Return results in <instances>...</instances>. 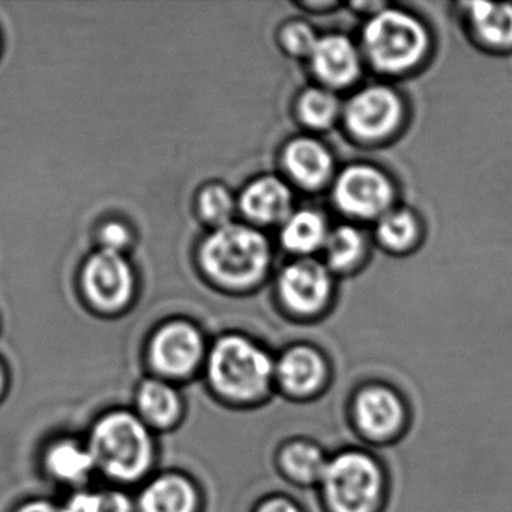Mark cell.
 <instances>
[{
	"label": "cell",
	"instance_id": "7a4b0ae2",
	"mask_svg": "<svg viewBox=\"0 0 512 512\" xmlns=\"http://www.w3.org/2000/svg\"><path fill=\"white\" fill-rule=\"evenodd\" d=\"M203 269L217 283L247 287L265 274L269 263L268 241L256 230L239 224L218 227L202 245Z\"/></svg>",
	"mask_w": 512,
	"mask_h": 512
},
{
	"label": "cell",
	"instance_id": "d6986e66",
	"mask_svg": "<svg viewBox=\"0 0 512 512\" xmlns=\"http://www.w3.org/2000/svg\"><path fill=\"white\" fill-rule=\"evenodd\" d=\"M326 224L319 214L301 211L290 215L281 232V242L293 253L307 254L326 242Z\"/></svg>",
	"mask_w": 512,
	"mask_h": 512
},
{
	"label": "cell",
	"instance_id": "ffe728a7",
	"mask_svg": "<svg viewBox=\"0 0 512 512\" xmlns=\"http://www.w3.org/2000/svg\"><path fill=\"white\" fill-rule=\"evenodd\" d=\"M472 20L482 40L497 47L512 44L511 5L472 4Z\"/></svg>",
	"mask_w": 512,
	"mask_h": 512
},
{
	"label": "cell",
	"instance_id": "9a60e30c",
	"mask_svg": "<svg viewBox=\"0 0 512 512\" xmlns=\"http://www.w3.org/2000/svg\"><path fill=\"white\" fill-rule=\"evenodd\" d=\"M277 376L281 386L295 397L313 394L325 379V362L310 347H295L278 362Z\"/></svg>",
	"mask_w": 512,
	"mask_h": 512
},
{
	"label": "cell",
	"instance_id": "f1b7e54d",
	"mask_svg": "<svg viewBox=\"0 0 512 512\" xmlns=\"http://www.w3.org/2000/svg\"><path fill=\"white\" fill-rule=\"evenodd\" d=\"M17 512H70L65 505H56L47 500H34V502L25 503Z\"/></svg>",
	"mask_w": 512,
	"mask_h": 512
},
{
	"label": "cell",
	"instance_id": "cb8c5ba5",
	"mask_svg": "<svg viewBox=\"0 0 512 512\" xmlns=\"http://www.w3.org/2000/svg\"><path fill=\"white\" fill-rule=\"evenodd\" d=\"M337 112L338 103L334 95L323 89H310L299 101V115L310 127H328L334 121Z\"/></svg>",
	"mask_w": 512,
	"mask_h": 512
},
{
	"label": "cell",
	"instance_id": "7402d4cb",
	"mask_svg": "<svg viewBox=\"0 0 512 512\" xmlns=\"http://www.w3.org/2000/svg\"><path fill=\"white\" fill-rule=\"evenodd\" d=\"M70 512H136L133 500L118 490H83L65 503Z\"/></svg>",
	"mask_w": 512,
	"mask_h": 512
},
{
	"label": "cell",
	"instance_id": "4dcf8cb0",
	"mask_svg": "<svg viewBox=\"0 0 512 512\" xmlns=\"http://www.w3.org/2000/svg\"><path fill=\"white\" fill-rule=\"evenodd\" d=\"M5 388V371L4 367H2V364H0V395H2V392H4Z\"/></svg>",
	"mask_w": 512,
	"mask_h": 512
},
{
	"label": "cell",
	"instance_id": "4fadbf2b",
	"mask_svg": "<svg viewBox=\"0 0 512 512\" xmlns=\"http://www.w3.org/2000/svg\"><path fill=\"white\" fill-rule=\"evenodd\" d=\"M47 473L61 484L80 485L97 470L88 443L61 439L47 448L44 455Z\"/></svg>",
	"mask_w": 512,
	"mask_h": 512
},
{
	"label": "cell",
	"instance_id": "83f0119b",
	"mask_svg": "<svg viewBox=\"0 0 512 512\" xmlns=\"http://www.w3.org/2000/svg\"><path fill=\"white\" fill-rule=\"evenodd\" d=\"M100 242L103 250L122 253L131 244V232L124 224L113 221L101 230Z\"/></svg>",
	"mask_w": 512,
	"mask_h": 512
},
{
	"label": "cell",
	"instance_id": "f546056e",
	"mask_svg": "<svg viewBox=\"0 0 512 512\" xmlns=\"http://www.w3.org/2000/svg\"><path fill=\"white\" fill-rule=\"evenodd\" d=\"M257 512H299V509L287 500L275 499L269 500L265 505L260 506Z\"/></svg>",
	"mask_w": 512,
	"mask_h": 512
},
{
	"label": "cell",
	"instance_id": "e0dca14e",
	"mask_svg": "<svg viewBox=\"0 0 512 512\" xmlns=\"http://www.w3.org/2000/svg\"><path fill=\"white\" fill-rule=\"evenodd\" d=\"M137 416L149 428H167L182 412L179 392L166 380L148 379L140 383L136 397Z\"/></svg>",
	"mask_w": 512,
	"mask_h": 512
},
{
	"label": "cell",
	"instance_id": "ba28073f",
	"mask_svg": "<svg viewBox=\"0 0 512 512\" xmlns=\"http://www.w3.org/2000/svg\"><path fill=\"white\" fill-rule=\"evenodd\" d=\"M338 208L355 217L371 218L383 214L392 200V185L382 172L368 166L344 170L335 184Z\"/></svg>",
	"mask_w": 512,
	"mask_h": 512
},
{
	"label": "cell",
	"instance_id": "7c38bea8",
	"mask_svg": "<svg viewBox=\"0 0 512 512\" xmlns=\"http://www.w3.org/2000/svg\"><path fill=\"white\" fill-rule=\"evenodd\" d=\"M311 61L317 76L332 86L353 82L359 74V58L355 47L347 38L331 35L317 40Z\"/></svg>",
	"mask_w": 512,
	"mask_h": 512
},
{
	"label": "cell",
	"instance_id": "6da1fadb",
	"mask_svg": "<svg viewBox=\"0 0 512 512\" xmlns=\"http://www.w3.org/2000/svg\"><path fill=\"white\" fill-rule=\"evenodd\" d=\"M86 443L97 470L113 481L125 484L139 481L154 464V436L137 413L127 410L106 413L95 422Z\"/></svg>",
	"mask_w": 512,
	"mask_h": 512
},
{
	"label": "cell",
	"instance_id": "5b68a950",
	"mask_svg": "<svg viewBox=\"0 0 512 512\" xmlns=\"http://www.w3.org/2000/svg\"><path fill=\"white\" fill-rule=\"evenodd\" d=\"M322 482L334 512H371L382 493L379 467L359 452H346L328 461Z\"/></svg>",
	"mask_w": 512,
	"mask_h": 512
},
{
	"label": "cell",
	"instance_id": "603a6c76",
	"mask_svg": "<svg viewBox=\"0 0 512 512\" xmlns=\"http://www.w3.org/2000/svg\"><path fill=\"white\" fill-rule=\"evenodd\" d=\"M326 257L334 268H347L361 257L362 236L353 227L343 226L326 238Z\"/></svg>",
	"mask_w": 512,
	"mask_h": 512
},
{
	"label": "cell",
	"instance_id": "9c48e42d",
	"mask_svg": "<svg viewBox=\"0 0 512 512\" xmlns=\"http://www.w3.org/2000/svg\"><path fill=\"white\" fill-rule=\"evenodd\" d=\"M401 104L397 95L382 86L356 94L346 109L347 127L364 139H379L397 127Z\"/></svg>",
	"mask_w": 512,
	"mask_h": 512
},
{
	"label": "cell",
	"instance_id": "8992f818",
	"mask_svg": "<svg viewBox=\"0 0 512 512\" xmlns=\"http://www.w3.org/2000/svg\"><path fill=\"white\" fill-rule=\"evenodd\" d=\"M82 284L86 299L98 311L118 313L133 298V269L121 253L103 250L86 262Z\"/></svg>",
	"mask_w": 512,
	"mask_h": 512
},
{
	"label": "cell",
	"instance_id": "8fae6325",
	"mask_svg": "<svg viewBox=\"0 0 512 512\" xmlns=\"http://www.w3.org/2000/svg\"><path fill=\"white\" fill-rule=\"evenodd\" d=\"M355 415L362 433L374 439H383L398 430L404 410L394 392L376 386L365 389L359 395Z\"/></svg>",
	"mask_w": 512,
	"mask_h": 512
},
{
	"label": "cell",
	"instance_id": "4316f807",
	"mask_svg": "<svg viewBox=\"0 0 512 512\" xmlns=\"http://www.w3.org/2000/svg\"><path fill=\"white\" fill-rule=\"evenodd\" d=\"M284 43L296 55H311L317 40L314 32L304 23H293L284 32Z\"/></svg>",
	"mask_w": 512,
	"mask_h": 512
},
{
	"label": "cell",
	"instance_id": "277c9868",
	"mask_svg": "<svg viewBox=\"0 0 512 512\" xmlns=\"http://www.w3.org/2000/svg\"><path fill=\"white\" fill-rule=\"evenodd\" d=\"M427 44L424 26L403 11H383L364 29L365 52L386 73H401L418 64Z\"/></svg>",
	"mask_w": 512,
	"mask_h": 512
},
{
	"label": "cell",
	"instance_id": "5bb4252c",
	"mask_svg": "<svg viewBox=\"0 0 512 512\" xmlns=\"http://www.w3.org/2000/svg\"><path fill=\"white\" fill-rule=\"evenodd\" d=\"M197 493L193 484L184 476L163 475L145 485L137 512H194Z\"/></svg>",
	"mask_w": 512,
	"mask_h": 512
},
{
	"label": "cell",
	"instance_id": "3957f363",
	"mask_svg": "<svg viewBox=\"0 0 512 512\" xmlns=\"http://www.w3.org/2000/svg\"><path fill=\"white\" fill-rule=\"evenodd\" d=\"M274 365L265 350L238 335L221 338L208 358V379L218 394L253 400L265 394Z\"/></svg>",
	"mask_w": 512,
	"mask_h": 512
},
{
	"label": "cell",
	"instance_id": "d4e9b609",
	"mask_svg": "<svg viewBox=\"0 0 512 512\" xmlns=\"http://www.w3.org/2000/svg\"><path fill=\"white\" fill-rule=\"evenodd\" d=\"M416 221L412 214L406 211H394L383 214L377 227L380 241L388 247L400 250L407 247L415 239Z\"/></svg>",
	"mask_w": 512,
	"mask_h": 512
},
{
	"label": "cell",
	"instance_id": "30bf717a",
	"mask_svg": "<svg viewBox=\"0 0 512 512\" xmlns=\"http://www.w3.org/2000/svg\"><path fill=\"white\" fill-rule=\"evenodd\" d=\"M331 292L328 271L314 260H299L287 266L280 277V295L295 313L311 314L325 305Z\"/></svg>",
	"mask_w": 512,
	"mask_h": 512
},
{
	"label": "cell",
	"instance_id": "ac0fdd59",
	"mask_svg": "<svg viewBox=\"0 0 512 512\" xmlns=\"http://www.w3.org/2000/svg\"><path fill=\"white\" fill-rule=\"evenodd\" d=\"M284 164L290 175L305 187L323 184L332 170L331 155L313 139H298L289 143L284 152Z\"/></svg>",
	"mask_w": 512,
	"mask_h": 512
},
{
	"label": "cell",
	"instance_id": "484cf974",
	"mask_svg": "<svg viewBox=\"0 0 512 512\" xmlns=\"http://www.w3.org/2000/svg\"><path fill=\"white\" fill-rule=\"evenodd\" d=\"M199 208L206 221L223 227L229 224L235 203L226 188L220 187V185H211L200 194Z\"/></svg>",
	"mask_w": 512,
	"mask_h": 512
},
{
	"label": "cell",
	"instance_id": "52a82bcc",
	"mask_svg": "<svg viewBox=\"0 0 512 512\" xmlns=\"http://www.w3.org/2000/svg\"><path fill=\"white\" fill-rule=\"evenodd\" d=\"M203 352L205 346L197 328L187 322H170L152 338L149 358L158 374L178 379L199 367Z\"/></svg>",
	"mask_w": 512,
	"mask_h": 512
},
{
	"label": "cell",
	"instance_id": "2e32d148",
	"mask_svg": "<svg viewBox=\"0 0 512 512\" xmlns=\"http://www.w3.org/2000/svg\"><path fill=\"white\" fill-rule=\"evenodd\" d=\"M292 194L277 178H262L245 188L241 208L251 220L259 223H278L290 217Z\"/></svg>",
	"mask_w": 512,
	"mask_h": 512
},
{
	"label": "cell",
	"instance_id": "44dd1931",
	"mask_svg": "<svg viewBox=\"0 0 512 512\" xmlns=\"http://www.w3.org/2000/svg\"><path fill=\"white\" fill-rule=\"evenodd\" d=\"M283 466L295 481H322L328 461L322 451L310 443H293L283 454Z\"/></svg>",
	"mask_w": 512,
	"mask_h": 512
}]
</instances>
